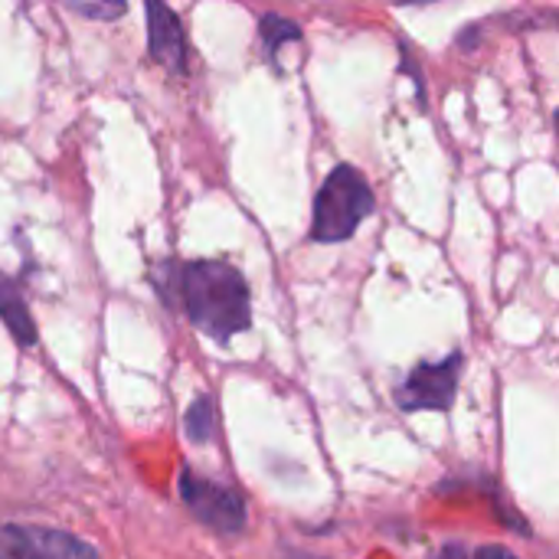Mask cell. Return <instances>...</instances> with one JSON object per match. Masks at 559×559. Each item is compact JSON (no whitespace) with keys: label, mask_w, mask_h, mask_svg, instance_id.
<instances>
[{"label":"cell","mask_w":559,"mask_h":559,"mask_svg":"<svg viewBox=\"0 0 559 559\" xmlns=\"http://www.w3.org/2000/svg\"><path fill=\"white\" fill-rule=\"evenodd\" d=\"M144 13H147V49H151V56L164 69L183 72L187 69V36H183L177 13L160 0H147Z\"/></svg>","instance_id":"8992f818"},{"label":"cell","mask_w":559,"mask_h":559,"mask_svg":"<svg viewBox=\"0 0 559 559\" xmlns=\"http://www.w3.org/2000/svg\"><path fill=\"white\" fill-rule=\"evenodd\" d=\"M432 559H468V554H465L459 544H449V547H442V550H439Z\"/></svg>","instance_id":"8fae6325"},{"label":"cell","mask_w":559,"mask_h":559,"mask_svg":"<svg viewBox=\"0 0 559 559\" xmlns=\"http://www.w3.org/2000/svg\"><path fill=\"white\" fill-rule=\"evenodd\" d=\"M377 200L367 183V177L350 167L337 164L318 197H314V219H311V239L314 242H344L357 233V226L373 213Z\"/></svg>","instance_id":"7a4b0ae2"},{"label":"cell","mask_w":559,"mask_h":559,"mask_svg":"<svg viewBox=\"0 0 559 559\" xmlns=\"http://www.w3.org/2000/svg\"><path fill=\"white\" fill-rule=\"evenodd\" d=\"M259 33H262L265 52H269L272 59H278L282 43H295V39H301V26H298V23H292V20H285V16H278V13L262 16Z\"/></svg>","instance_id":"ba28073f"},{"label":"cell","mask_w":559,"mask_h":559,"mask_svg":"<svg viewBox=\"0 0 559 559\" xmlns=\"http://www.w3.org/2000/svg\"><path fill=\"white\" fill-rule=\"evenodd\" d=\"M0 321L16 337L20 347H33L36 344V324L29 318V308H26L20 288L13 285V278L3 275V272H0Z\"/></svg>","instance_id":"52a82bcc"},{"label":"cell","mask_w":559,"mask_h":559,"mask_svg":"<svg viewBox=\"0 0 559 559\" xmlns=\"http://www.w3.org/2000/svg\"><path fill=\"white\" fill-rule=\"evenodd\" d=\"M0 559H98V550L66 531L49 527H3Z\"/></svg>","instance_id":"5b68a950"},{"label":"cell","mask_w":559,"mask_h":559,"mask_svg":"<svg viewBox=\"0 0 559 559\" xmlns=\"http://www.w3.org/2000/svg\"><path fill=\"white\" fill-rule=\"evenodd\" d=\"M187 436L193 442L213 439V400L210 396H197L193 406L187 409Z\"/></svg>","instance_id":"9c48e42d"},{"label":"cell","mask_w":559,"mask_h":559,"mask_svg":"<svg viewBox=\"0 0 559 559\" xmlns=\"http://www.w3.org/2000/svg\"><path fill=\"white\" fill-rule=\"evenodd\" d=\"M180 498H183L187 511L216 534H239L246 527L242 498L190 468H183V475H180Z\"/></svg>","instance_id":"277c9868"},{"label":"cell","mask_w":559,"mask_h":559,"mask_svg":"<svg viewBox=\"0 0 559 559\" xmlns=\"http://www.w3.org/2000/svg\"><path fill=\"white\" fill-rule=\"evenodd\" d=\"M183 301L190 321L213 341H229L242 334L252 321L249 285L242 272L229 262L203 259L183 269Z\"/></svg>","instance_id":"6da1fadb"},{"label":"cell","mask_w":559,"mask_h":559,"mask_svg":"<svg viewBox=\"0 0 559 559\" xmlns=\"http://www.w3.org/2000/svg\"><path fill=\"white\" fill-rule=\"evenodd\" d=\"M478 559H518L514 554H508V550H501V547H485Z\"/></svg>","instance_id":"7c38bea8"},{"label":"cell","mask_w":559,"mask_h":559,"mask_svg":"<svg viewBox=\"0 0 559 559\" xmlns=\"http://www.w3.org/2000/svg\"><path fill=\"white\" fill-rule=\"evenodd\" d=\"M288 559H324V557H311V554H288Z\"/></svg>","instance_id":"4fadbf2b"},{"label":"cell","mask_w":559,"mask_h":559,"mask_svg":"<svg viewBox=\"0 0 559 559\" xmlns=\"http://www.w3.org/2000/svg\"><path fill=\"white\" fill-rule=\"evenodd\" d=\"M462 364L465 357L455 350L439 364L423 360L419 367H413V373L403 380V386L396 390V403L403 413H419V409H432V413H445L455 403L459 393V377H462Z\"/></svg>","instance_id":"3957f363"},{"label":"cell","mask_w":559,"mask_h":559,"mask_svg":"<svg viewBox=\"0 0 559 559\" xmlns=\"http://www.w3.org/2000/svg\"><path fill=\"white\" fill-rule=\"evenodd\" d=\"M66 7L72 13H79V16H88V20H118V16H124V3H75V0H69Z\"/></svg>","instance_id":"30bf717a"}]
</instances>
